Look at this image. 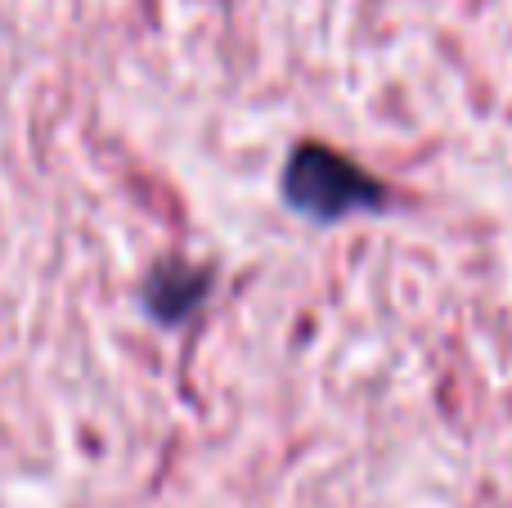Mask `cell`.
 I'll return each instance as SVG.
<instances>
[{
  "mask_svg": "<svg viewBox=\"0 0 512 508\" xmlns=\"http://www.w3.org/2000/svg\"><path fill=\"white\" fill-rule=\"evenodd\" d=\"M283 198L310 221H342L351 212L382 207L387 189L346 153L328 149V144H297L283 167Z\"/></svg>",
  "mask_w": 512,
  "mask_h": 508,
  "instance_id": "6da1fadb",
  "label": "cell"
},
{
  "mask_svg": "<svg viewBox=\"0 0 512 508\" xmlns=\"http://www.w3.org/2000/svg\"><path fill=\"white\" fill-rule=\"evenodd\" d=\"M207 293V270H194L185 261H167L144 279V306H149L153 320L176 324L203 302Z\"/></svg>",
  "mask_w": 512,
  "mask_h": 508,
  "instance_id": "7a4b0ae2",
  "label": "cell"
}]
</instances>
